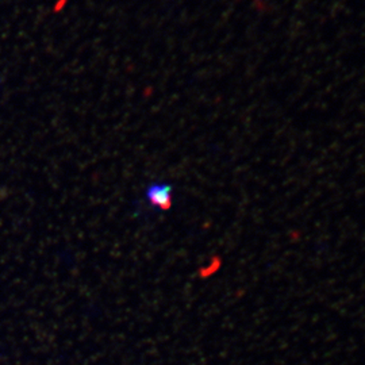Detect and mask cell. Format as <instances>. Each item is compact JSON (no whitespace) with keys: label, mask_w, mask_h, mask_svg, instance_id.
Segmentation results:
<instances>
[{"label":"cell","mask_w":365,"mask_h":365,"mask_svg":"<svg viewBox=\"0 0 365 365\" xmlns=\"http://www.w3.org/2000/svg\"><path fill=\"white\" fill-rule=\"evenodd\" d=\"M173 188L168 182H156L146 188L148 202L160 210H168L172 206Z\"/></svg>","instance_id":"cell-1"}]
</instances>
